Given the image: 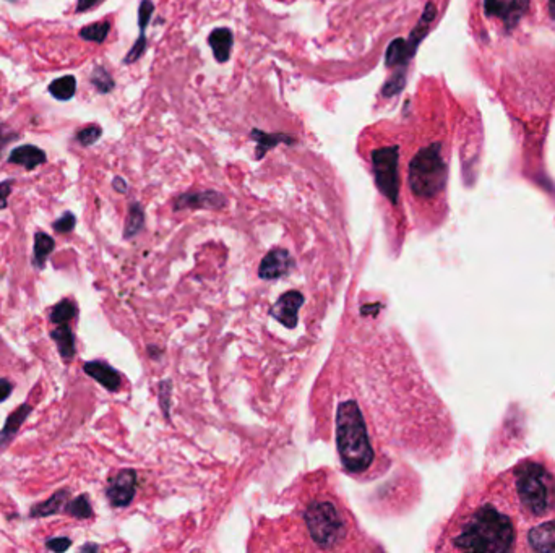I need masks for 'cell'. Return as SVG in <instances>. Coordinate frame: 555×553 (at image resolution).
Wrapping results in <instances>:
<instances>
[{
  "mask_svg": "<svg viewBox=\"0 0 555 553\" xmlns=\"http://www.w3.org/2000/svg\"><path fill=\"white\" fill-rule=\"evenodd\" d=\"M450 542L452 548L459 552H511L515 550L516 527L500 505L482 502L459 519Z\"/></svg>",
  "mask_w": 555,
  "mask_h": 553,
  "instance_id": "obj_1",
  "label": "cell"
},
{
  "mask_svg": "<svg viewBox=\"0 0 555 553\" xmlns=\"http://www.w3.org/2000/svg\"><path fill=\"white\" fill-rule=\"evenodd\" d=\"M336 443L341 461L353 474L367 471L373 461L369 432L364 417L354 401L340 404L336 414Z\"/></svg>",
  "mask_w": 555,
  "mask_h": 553,
  "instance_id": "obj_2",
  "label": "cell"
},
{
  "mask_svg": "<svg viewBox=\"0 0 555 553\" xmlns=\"http://www.w3.org/2000/svg\"><path fill=\"white\" fill-rule=\"evenodd\" d=\"M515 490L526 516L540 519L555 511V475L540 462L525 461L515 467Z\"/></svg>",
  "mask_w": 555,
  "mask_h": 553,
  "instance_id": "obj_3",
  "label": "cell"
},
{
  "mask_svg": "<svg viewBox=\"0 0 555 553\" xmlns=\"http://www.w3.org/2000/svg\"><path fill=\"white\" fill-rule=\"evenodd\" d=\"M447 183V164L442 145L432 143L419 149L409 164V187L417 198H434Z\"/></svg>",
  "mask_w": 555,
  "mask_h": 553,
  "instance_id": "obj_4",
  "label": "cell"
},
{
  "mask_svg": "<svg viewBox=\"0 0 555 553\" xmlns=\"http://www.w3.org/2000/svg\"><path fill=\"white\" fill-rule=\"evenodd\" d=\"M303 521L314 542L320 548H335L346 537V521L338 507L328 500L310 503Z\"/></svg>",
  "mask_w": 555,
  "mask_h": 553,
  "instance_id": "obj_5",
  "label": "cell"
},
{
  "mask_svg": "<svg viewBox=\"0 0 555 553\" xmlns=\"http://www.w3.org/2000/svg\"><path fill=\"white\" fill-rule=\"evenodd\" d=\"M398 161H400V148L396 145L378 148L372 153L373 176H376L377 187L391 203H398V193H400Z\"/></svg>",
  "mask_w": 555,
  "mask_h": 553,
  "instance_id": "obj_6",
  "label": "cell"
},
{
  "mask_svg": "<svg viewBox=\"0 0 555 553\" xmlns=\"http://www.w3.org/2000/svg\"><path fill=\"white\" fill-rule=\"evenodd\" d=\"M529 0H484V8L488 17H499L504 20L509 31L518 25L528 12Z\"/></svg>",
  "mask_w": 555,
  "mask_h": 553,
  "instance_id": "obj_7",
  "label": "cell"
},
{
  "mask_svg": "<svg viewBox=\"0 0 555 553\" xmlns=\"http://www.w3.org/2000/svg\"><path fill=\"white\" fill-rule=\"evenodd\" d=\"M135 484L136 474L135 471L125 469L121 471L117 475H114L107 487V498L112 503V507H127L135 496Z\"/></svg>",
  "mask_w": 555,
  "mask_h": 553,
  "instance_id": "obj_8",
  "label": "cell"
},
{
  "mask_svg": "<svg viewBox=\"0 0 555 553\" xmlns=\"http://www.w3.org/2000/svg\"><path fill=\"white\" fill-rule=\"evenodd\" d=\"M303 304V297L299 292H286L283 297H279L278 304L273 307L272 314L274 318H278L279 323H283L288 328H294L297 323V311Z\"/></svg>",
  "mask_w": 555,
  "mask_h": 553,
  "instance_id": "obj_9",
  "label": "cell"
},
{
  "mask_svg": "<svg viewBox=\"0 0 555 553\" xmlns=\"http://www.w3.org/2000/svg\"><path fill=\"white\" fill-rule=\"evenodd\" d=\"M292 260L286 250H273L270 252L262 262V268H260V276L265 280H274V278H281L286 274L291 268Z\"/></svg>",
  "mask_w": 555,
  "mask_h": 553,
  "instance_id": "obj_10",
  "label": "cell"
},
{
  "mask_svg": "<svg viewBox=\"0 0 555 553\" xmlns=\"http://www.w3.org/2000/svg\"><path fill=\"white\" fill-rule=\"evenodd\" d=\"M528 543L533 552H555V521H547L531 529Z\"/></svg>",
  "mask_w": 555,
  "mask_h": 553,
  "instance_id": "obj_11",
  "label": "cell"
},
{
  "mask_svg": "<svg viewBox=\"0 0 555 553\" xmlns=\"http://www.w3.org/2000/svg\"><path fill=\"white\" fill-rule=\"evenodd\" d=\"M153 10H155V6L150 2V0H143V2H141L140 10H139L140 37H139V41L135 42V46L129 51V54H127L125 64H132V62H135V60H139L141 57V54L145 52V49H146L145 30H146V26H148L151 15H153Z\"/></svg>",
  "mask_w": 555,
  "mask_h": 553,
  "instance_id": "obj_12",
  "label": "cell"
},
{
  "mask_svg": "<svg viewBox=\"0 0 555 553\" xmlns=\"http://www.w3.org/2000/svg\"><path fill=\"white\" fill-rule=\"evenodd\" d=\"M83 370L88 373L89 377H93L94 380L101 383L104 388L109 391H116L121 386V377L118 373L114 370L112 367H109L107 363L104 362H88L85 363Z\"/></svg>",
  "mask_w": 555,
  "mask_h": 553,
  "instance_id": "obj_13",
  "label": "cell"
},
{
  "mask_svg": "<svg viewBox=\"0 0 555 553\" xmlns=\"http://www.w3.org/2000/svg\"><path fill=\"white\" fill-rule=\"evenodd\" d=\"M8 161L13 164L25 165V169L31 171L39 164L46 163V153L33 145H23L12 151L10 156H8Z\"/></svg>",
  "mask_w": 555,
  "mask_h": 553,
  "instance_id": "obj_14",
  "label": "cell"
},
{
  "mask_svg": "<svg viewBox=\"0 0 555 553\" xmlns=\"http://www.w3.org/2000/svg\"><path fill=\"white\" fill-rule=\"evenodd\" d=\"M31 410H33V408L30 404H21L20 408H18L15 413H13L10 417L7 419V422H6V425H3V428L0 430V450H2V448H6L8 443H10L13 438H15L17 432L20 430L21 424L25 422Z\"/></svg>",
  "mask_w": 555,
  "mask_h": 553,
  "instance_id": "obj_15",
  "label": "cell"
},
{
  "mask_svg": "<svg viewBox=\"0 0 555 553\" xmlns=\"http://www.w3.org/2000/svg\"><path fill=\"white\" fill-rule=\"evenodd\" d=\"M232 33L227 30V28H218L208 37V42H210L213 54H215V59L218 62H226L231 57V49H232Z\"/></svg>",
  "mask_w": 555,
  "mask_h": 553,
  "instance_id": "obj_16",
  "label": "cell"
},
{
  "mask_svg": "<svg viewBox=\"0 0 555 553\" xmlns=\"http://www.w3.org/2000/svg\"><path fill=\"white\" fill-rule=\"evenodd\" d=\"M416 54V49H412L411 44L401 37L391 41V44L387 49L385 64L388 67H398V65H406L412 55Z\"/></svg>",
  "mask_w": 555,
  "mask_h": 553,
  "instance_id": "obj_17",
  "label": "cell"
},
{
  "mask_svg": "<svg viewBox=\"0 0 555 553\" xmlns=\"http://www.w3.org/2000/svg\"><path fill=\"white\" fill-rule=\"evenodd\" d=\"M51 338L54 339L57 346H59L62 359H65V361H72L75 356V336L72 329H70L69 323L57 326V328L51 333Z\"/></svg>",
  "mask_w": 555,
  "mask_h": 553,
  "instance_id": "obj_18",
  "label": "cell"
},
{
  "mask_svg": "<svg viewBox=\"0 0 555 553\" xmlns=\"http://www.w3.org/2000/svg\"><path fill=\"white\" fill-rule=\"evenodd\" d=\"M69 496H70L69 490L55 491V493L52 495L49 500H46L44 503L33 507L31 516L33 518H44V516H52V514H57L59 511H62V508L65 507Z\"/></svg>",
  "mask_w": 555,
  "mask_h": 553,
  "instance_id": "obj_19",
  "label": "cell"
},
{
  "mask_svg": "<svg viewBox=\"0 0 555 553\" xmlns=\"http://www.w3.org/2000/svg\"><path fill=\"white\" fill-rule=\"evenodd\" d=\"M49 93L59 101H67V99H72L77 93V80L72 75L69 77H60L54 80L49 87Z\"/></svg>",
  "mask_w": 555,
  "mask_h": 553,
  "instance_id": "obj_20",
  "label": "cell"
},
{
  "mask_svg": "<svg viewBox=\"0 0 555 553\" xmlns=\"http://www.w3.org/2000/svg\"><path fill=\"white\" fill-rule=\"evenodd\" d=\"M55 247L54 239L46 233H36L35 235V264L39 269L44 268L46 260Z\"/></svg>",
  "mask_w": 555,
  "mask_h": 553,
  "instance_id": "obj_21",
  "label": "cell"
},
{
  "mask_svg": "<svg viewBox=\"0 0 555 553\" xmlns=\"http://www.w3.org/2000/svg\"><path fill=\"white\" fill-rule=\"evenodd\" d=\"M252 136L258 141V151H257L258 159L262 158L263 153H267L270 148H273L274 145H278L279 141H284V143H288V145L294 143V138H289L288 135H268V134H262L260 130H254Z\"/></svg>",
  "mask_w": 555,
  "mask_h": 553,
  "instance_id": "obj_22",
  "label": "cell"
},
{
  "mask_svg": "<svg viewBox=\"0 0 555 553\" xmlns=\"http://www.w3.org/2000/svg\"><path fill=\"white\" fill-rule=\"evenodd\" d=\"M75 314H77V309L70 300H62L57 304L54 309L51 311V321L57 325H64L69 323L70 320L73 318Z\"/></svg>",
  "mask_w": 555,
  "mask_h": 553,
  "instance_id": "obj_23",
  "label": "cell"
},
{
  "mask_svg": "<svg viewBox=\"0 0 555 553\" xmlns=\"http://www.w3.org/2000/svg\"><path fill=\"white\" fill-rule=\"evenodd\" d=\"M109 30H111V25L107 21L104 23H93V25L85 26L82 31H80V36L87 41L93 42H103L106 39L109 35Z\"/></svg>",
  "mask_w": 555,
  "mask_h": 553,
  "instance_id": "obj_24",
  "label": "cell"
},
{
  "mask_svg": "<svg viewBox=\"0 0 555 553\" xmlns=\"http://www.w3.org/2000/svg\"><path fill=\"white\" fill-rule=\"evenodd\" d=\"M65 509H67L69 514H72V516L78 519H87L93 514L91 505H89L87 495L77 496V498L72 500V502L65 507Z\"/></svg>",
  "mask_w": 555,
  "mask_h": 553,
  "instance_id": "obj_25",
  "label": "cell"
},
{
  "mask_svg": "<svg viewBox=\"0 0 555 553\" xmlns=\"http://www.w3.org/2000/svg\"><path fill=\"white\" fill-rule=\"evenodd\" d=\"M91 83L98 88L99 93H109L114 88L111 75H109L103 67L94 69V72L91 73Z\"/></svg>",
  "mask_w": 555,
  "mask_h": 553,
  "instance_id": "obj_26",
  "label": "cell"
},
{
  "mask_svg": "<svg viewBox=\"0 0 555 553\" xmlns=\"http://www.w3.org/2000/svg\"><path fill=\"white\" fill-rule=\"evenodd\" d=\"M141 224H143V212H141V208L139 205H132L130 216L129 221H127V228H125L127 237L134 235L136 230L141 228Z\"/></svg>",
  "mask_w": 555,
  "mask_h": 553,
  "instance_id": "obj_27",
  "label": "cell"
},
{
  "mask_svg": "<svg viewBox=\"0 0 555 553\" xmlns=\"http://www.w3.org/2000/svg\"><path fill=\"white\" fill-rule=\"evenodd\" d=\"M101 134H103V130L99 129L98 125H88L78 132L77 138L83 146H91L96 143L99 138H101Z\"/></svg>",
  "mask_w": 555,
  "mask_h": 553,
  "instance_id": "obj_28",
  "label": "cell"
},
{
  "mask_svg": "<svg viewBox=\"0 0 555 553\" xmlns=\"http://www.w3.org/2000/svg\"><path fill=\"white\" fill-rule=\"evenodd\" d=\"M75 223H77V219H75V216L72 212L67 211L64 216L59 217V219L54 223V229L57 233L60 234H67V233H72L73 228H75Z\"/></svg>",
  "mask_w": 555,
  "mask_h": 553,
  "instance_id": "obj_29",
  "label": "cell"
},
{
  "mask_svg": "<svg viewBox=\"0 0 555 553\" xmlns=\"http://www.w3.org/2000/svg\"><path fill=\"white\" fill-rule=\"evenodd\" d=\"M405 83H406L405 72H401L396 78H391L390 82L385 84V88H383V94H385V96H393V94H398L403 88H405Z\"/></svg>",
  "mask_w": 555,
  "mask_h": 553,
  "instance_id": "obj_30",
  "label": "cell"
},
{
  "mask_svg": "<svg viewBox=\"0 0 555 553\" xmlns=\"http://www.w3.org/2000/svg\"><path fill=\"white\" fill-rule=\"evenodd\" d=\"M70 545H72V541H70V538H67V537H55V538H49V541L46 542V547L49 548V550H52V552H57V553L69 550Z\"/></svg>",
  "mask_w": 555,
  "mask_h": 553,
  "instance_id": "obj_31",
  "label": "cell"
},
{
  "mask_svg": "<svg viewBox=\"0 0 555 553\" xmlns=\"http://www.w3.org/2000/svg\"><path fill=\"white\" fill-rule=\"evenodd\" d=\"M12 185H13V181H6V182L0 183V210L7 208V198L12 192Z\"/></svg>",
  "mask_w": 555,
  "mask_h": 553,
  "instance_id": "obj_32",
  "label": "cell"
},
{
  "mask_svg": "<svg viewBox=\"0 0 555 553\" xmlns=\"http://www.w3.org/2000/svg\"><path fill=\"white\" fill-rule=\"evenodd\" d=\"M12 390H13L12 383L6 380V378H0V403H3V401L10 396Z\"/></svg>",
  "mask_w": 555,
  "mask_h": 553,
  "instance_id": "obj_33",
  "label": "cell"
},
{
  "mask_svg": "<svg viewBox=\"0 0 555 553\" xmlns=\"http://www.w3.org/2000/svg\"><path fill=\"white\" fill-rule=\"evenodd\" d=\"M101 2H103V0H78V2H77V12L78 13L87 12V10H89V8L98 7Z\"/></svg>",
  "mask_w": 555,
  "mask_h": 553,
  "instance_id": "obj_34",
  "label": "cell"
},
{
  "mask_svg": "<svg viewBox=\"0 0 555 553\" xmlns=\"http://www.w3.org/2000/svg\"><path fill=\"white\" fill-rule=\"evenodd\" d=\"M13 138H17V135H13L8 130L3 129V127H0V153H2V149L8 145V141H12Z\"/></svg>",
  "mask_w": 555,
  "mask_h": 553,
  "instance_id": "obj_35",
  "label": "cell"
},
{
  "mask_svg": "<svg viewBox=\"0 0 555 553\" xmlns=\"http://www.w3.org/2000/svg\"><path fill=\"white\" fill-rule=\"evenodd\" d=\"M114 187H116L117 190H118V192H122V193H123V192H127V185H125V182H123L121 177L114 179Z\"/></svg>",
  "mask_w": 555,
  "mask_h": 553,
  "instance_id": "obj_36",
  "label": "cell"
},
{
  "mask_svg": "<svg viewBox=\"0 0 555 553\" xmlns=\"http://www.w3.org/2000/svg\"><path fill=\"white\" fill-rule=\"evenodd\" d=\"M549 12L552 18H555V0H549Z\"/></svg>",
  "mask_w": 555,
  "mask_h": 553,
  "instance_id": "obj_37",
  "label": "cell"
},
{
  "mask_svg": "<svg viewBox=\"0 0 555 553\" xmlns=\"http://www.w3.org/2000/svg\"><path fill=\"white\" fill-rule=\"evenodd\" d=\"M82 550L85 552V550H98V547L96 545H85Z\"/></svg>",
  "mask_w": 555,
  "mask_h": 553,
  "instance_id": "obj_38",
  "label": "cell"
}]
</instances>
